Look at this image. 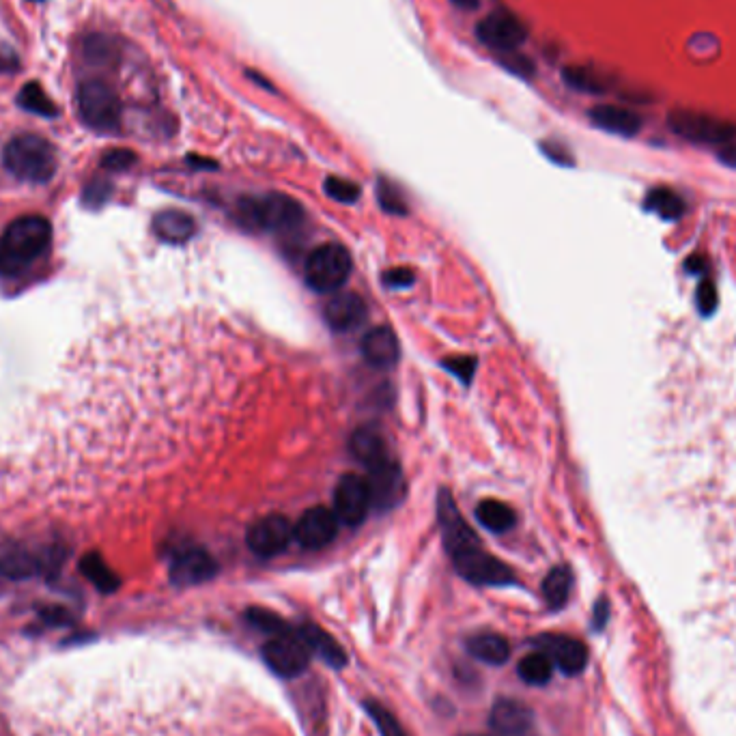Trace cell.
Masks as SVG:
<instances>
[{
  "label": "cell",
  "instance_id": "obj_1",
  "mask_svg": "<svg viewBox=\"0 0 736 736\" xmlns=\"http://www.w3.org/2000/svg\"><path fill=\"white\" fill-rule=\"evenodd\" d=\"M52 226L44 216H22L13 220L0 239V272L18 274L37 261L50 246Z\"/></svg>",
  "mask_w": 736,
  "mask_h": 736
},
{
  "label": "cell",
  "instance_id": "obj_37",
  "mask_svg": "<svg viewBox=\"0 0 736 736\" xmlns=\"http://www.w3.org/2000/svg\"><path fill=\"white\" fill-rule=\"evenodd\" d=\"M377 196H379L381 207H384L386 211H390V214H405V211H407L401 192L396 190L390 181H386V179L379 181Z\"/></svg>",
  "mask_w": 736,
  "mask_h": 736
},
{
  "label": "cell",
  "instance_id": "obj_12",
  "mask_svg": "<svg viewBox=\"0 0 736 736\" xmlns=\"http://www.w3.org/2000/svg\"><path fill=\"white\" fill-rule=\"evenodd\" d=\"M371 491L366 478L358 474H347L334 489V513L345 526H360L371 511Z\"/></svg>",
  "mask_w": 736,
  "mask_h": 736
},
{
  "label": "cell",
  "instance_id": "obj_16",
  "mask_svg": "<svg viewBox=\"0 0 736 736\" xmlns=\"http://www.w3.org/2000/svg\"><path fill=\"white\" fill-rule=\"evenodd\" d=\"M218 573V564L201 547H186L175 554L171 562V582L179 588L209 582Z\"/></svg>",
  "mask_w": 736,
  "mask_h": 736
},
{
  "label": "cell",
  "instance_id": "obj_6",
  "mask_svg": "<svg viewBox=\"0 0 736 736\" xmlns=\"http://www.w3.org/2000/svg\"><path fill=\"white\" fill-rule=\"evenodd\" d=\"M78 112L82 121L97 132H112L121 123L119 95L99 80L84 82L78 89Z\"/></svg>",
  "mask_w": 736,
  "mask_h": 736
},
{
  "label": "cell",
  "instance_id": "obj_15",
  "mask_svg": "<svg viewBox=\"0 0 736 736\" xmlns=\"http://www.w3.org/2000/svg\"><path fill=\"white\" fill-rule=\"evenodd\" d=\"M489 726L491 736H539L530 706L513 698L498 700L493 704Z\"/></svg>",
  "mask_w": 736,
  "mask_h": 736
},
{
  "label": "cell",
  "instance_id": "obj_35",
  "mask_svg": "<svg viewBox=\"0 0 736 736\" xmlns=\"http://www.w3.org/2000/svg\"><path fill=\"white\" fill-rule=\"evenodd\" d=\"M366 713L373 717L375 726H377V730H379L381 736H405V732H403L399 721H396V717L388 709H384V706H381V704H377V702H366Z\"/></svg>",
  "mask_w": 736,
  "mask_h": 736
},
{
  "label": "cell",
  "instance_id": "obj_48",
  "mask_svg": "<svg viewBox=\"0 0 736 736\" xmlns=\"http://www.w3.org/2000/svg\"><path fill=\"white\" fill-rule=\"evenodd\" d=\"M687 270H689V272H702V270H704V261H702V259H698V257L689 259V261H687Z\"/></svg>",
  "mask_w": 736,
  "mask_h": 736
},
{
  "label": "cell",
  "instance_id": "obj_8",
  "mask_svg": "<svg viewBox=\"0 0 736 736\" xmlns=\"http://www.w3.org/2000/svg\"><path fill=\"white\" fill-rule=\"evenodd\" d=\"M476 35L489 50L506 54L521 48L523 41L528 39V28L515 13L498 9L489 13L485 20L478 22Z\"/></svg>",
  "mask_w": 736,
  "mask_h": 736
},
{
  "label": "cell",
  "instance_id": "obj_32",
  "mask_svg": "<svg viewBox=\"0 0 736 736\" xmlns=\"http://www.w3.org/2000/svg\"><path fill=\"white\" fill-rule=\"evenodd\" d=\"M18 104L28 110V112H35V115H41V117H56L59 115V110H56L52 99L46 95V91L39 87V82H26L20 95H18Z\"/></svg>",
  "mask_w": 736,
  "mask_h": 736
},
{
  "label": "cell",
  "instance_id": "obj_39",
  "mask_svg": "<svg viewBox=\"0 0 736 736\" xmlns=\"http://www.w3.org/2000/svg\"><path fill=\"white\" fill-rule=\"evenodd\" d=\"M698 308L700 313L704 315H711L713 310L717 308V289L711 280H702L700 287H698Z\"/></svg>",
  "mask_w": 736,
  "mask_h": 736
},
{
  "label": "cell",
  "instance_id": "obj_23",
  "mask_svg": "<svg viewBox=\"0 0 736 736\" xmlns=\"http://www.w3.org/2000/svg\"><path fill=\"white\" fill-rule=\"evenodd\" d=\"M349 450H351V455L356 457V461H360L366 467V470H371V467L379 465L381 461L390 459L384 435L373 427H362L358 431H353L351 440H349Z\"/></svg>",
  "mask_w": 736,
  "mask_h": 736
},
{
  "label": "cell",
  "instance_id": "obj_31",
  "mask_svg": "<svg viewBox=\"0 0 736 736\" xmlns=\"http://www.w3.org/2000/svg\"><path fill=\"white\" fill-rule=\"evenodd\" d=\"M646 209L655 211L663 220H678L685 214V201L670 188H655L646 196Z\"/></svg>",
  "mask_w": 736,
  "mask_h": 736
},
{
  "label": "cell",
  "instance_id": "obj_47",
  "mask_svg": "<svg viewBox=\"0 0 736 736\" xmlns=\"http://www.w3.org/2000/svg\"><path fill=\"white\" fill-rule=\"evenodd\" d=\"M452 5H457L459 9H476L483 0H450Z\"/></svg>",
  "mask_w": 736,
  "mask_h": 736
},
{
  "label": "cell",
  "instance_id": "obj_40",
  "mask_svg": "<svg viewBox=\"0 0 736 736\" xmlns=\"http://www.w3.org/2000/svg\"><path fill=\"white\" fill-rule=\"evenodd\" d=\"M444 366L448 368V371L452 375H457L463 384H470L472 377H474V366H476V360L474 358H450L444 362Z\"/></svg>",
  "mask_w": 736,
  "mask_h": 736
},
{
  "label": "cell",
  "instance_id": "obj_20",
  "mask_svg": "<svg viewBox=\"0 0 736 736\" xmlns=\"http://www.w3.org/2000/svg\"><path fill=\"white\" fill-rule=\"evenodd\" d=\"M360 349L364 360L377 368H388L396 364L401 353L399 338L386 325H377V328L368 330L362 338Z\"/></svg>",
  "mask_w": 736,
  "mask_h": 736
},
{
  "label": "cell",
  "instance_id": "obj_43",
  "mask_svg": "<svg viewBox=\"0 0 736 736\" xmlns=\"http://www.w3.org/2000/svg\"><path fill=\"white\" fill-rule=\"evenodd\" d=\"M543 151L549 155L551 160L558 162V164H571V158H569V155H566V151L562 147L554 145V143H545L543 145Z\"/></svg>",
  "mask_w": 736,
  "mask_h": 736
},
{
  "label": "cell",
  "instance_id": "obj_4",
  "mask_svg": "<svg viewBox=\"0 0 736 736\" xmlns=\"http://www.w3.org/2000/svg\"><path fill=\"white\" fill-rule=\"evenodd\" d=\"M668 125L676 136L696 145L721 149L736 140V123L700 110L674 108L668 115Z\"/></svg>",
  "mask_w": 736,
  "mask_h": 736
},
{
  "label": "cell",
  "instance_id": "obj_45",
  "mask_svg": "<svg viewBox=\"0 0 736 736\" xmlns=\"http://www.w3.org/2000/svg\"><path fill=\"white\" fill-rule=\"evenodd\" d=\"M719 160L724 162L726 166L736 168V140H732V143H728L726 147L719 149Z\"/></svg>",
  "mask_w": 736,
  "mask_h": 736
},
{
  "label": "cell",
  "instance_id": "obj_38",
  "mask_svg": "<svg viewBox=\"0 0 736 736\" xmlns=\"http://www.w3.org/2000/svg\"><path fill=\"white\" fill-rule=\"evenodd\" d=\"M136 162V155L130 149H112L102 158L106 171H127Z\"/></svg>",
  "mask_w": 736,
  "mask_h": 736
},
{
  "label": "cell",
  "instance_id": "obj_2",
  "mask_svg": "<svg viewBox=\"0 0 736 736\" xmlns=\"http://www.w3.org/2000/svg\"><path fill=\"white\" fill-rule=\"evenodd\" d=\"M5 168L22 181L46 183L56 173V151L46 138L35 134H22L9 140L3 151Z\"/></svg>",
  "mask_w": 736,
  "mask_h": 736
},
{
  "label": "cell",
  "instance_id": "obj_13",
  "mask_svg": "<svg viewBox=\"0 0 736 736\" xmlns=\"http://www.w3.org/2000/svg\"><path fill=\"white\" fill-rule=\"evenodd\" d=\"M366 485L371 491V504L379 511H390L405 498V476L399 463L392 459L371 467L366 476Z\"/></svg>",
  "mask_w": 736,
  "mask_h": 736
},
{
  "label": "cell",
  "instance_id": "obj_25",
  "mask_svg": "<svg viewBox=\"0 0 736 736\" xmlns=\"http://www.w3.org/2000/svg\"><path fill=\"white\" fill-rule=\"evenodd\" d=\"M467 653L474 659L489 663V665H502L511 657V644H508L502 635L498 633H478L467 640Z\"/></svg>",
  "mask_w": 736,
  "mask_h": 736
},
{
  "label": "cell",
  "instance_id": "obj_19",
  "mask_svg": "<svg viewBox=\"0 0 736 736\" xmlns=\"http://www.w3.org/2000/svg\"><path fill=\"white\" fill-rule=\"evenodd\" d=\"M323 317L332 330L347 332L364 321L366 306L356 293H334L323 306Z\"/></svg>",
  "mask_w": 736,
  "mask_h": 736
},
{
  "label": "cell",
  "instance_id": "obj_44",
  "mask_svg": "<svg viewBox=\"0 0 736 736\" xmlns=\"http://www.w3.org/2000/svg\"><path fill=\"white\" fill-rule=\"evenodd\" d=\"M607 616H610V605H607L605 599H601L597 603V607H594V627L603 629L605 622H607Z\"/></svg>",
  "mask_w": 736,
  "mask_h": 736
},
{
  "label": "cell",
  "instance_id": "obj_17",
  "mask_svg": "<svg viewBox=\"0 0 736 736\" xmlns=\"http://www.w3.org/2000/svg\"><path fill=\"white\" fill-rule=\"evenodd\" d=\"M543 653L558 665V670L566 676H577L586 670L588 665V648L569 635H543L536 640Z\"/></svg>",
  "mask_w": 736,
  "mask_h": 736
},
{
  "label": "cell",
  "instance_id": "obj_22",
  "mask_svg": "<svg viewBox=\"0 0 736 736\" xmlns=\"http://www.w3.org/2000/svg\"><path fill=\"white\" fill-rule=\"evenodd\" d=\"M297 635H300L302 642L308 646L310 653L319 655L325 663L330 665L334 670H341L343 665L347 663V655L343 646L338 644L330 633H325L321 627L317 625H302L295 629Z\"/></svg>",
  "mask_w": 736,
  "mask_h": 736
},
{
  "label": "cell",
  "instance_id": "obj_3",
  "mask_svg": "<svg viewBox=\"0 0 736 736\" xmlns=\"http://www.w3.org/2000/svg\"><path fill=\"white\" fill-rule=\"evenodd\" d=\"M239 218L250 229L287 231L302 222L304 209L295 198L272 192L257 198H244L239 203Z\"/></svg>",
  "mask_w": 736,
  "mask_h": 736
},
{
  "label": "cell",
  "instance_id": "obj_5",
  "mask_svg": "<svg viewBox=\"0 0 736 736\" xmlns=\"http://www.w3.org/2000/svg\"><path fill=\"white\" fill-rule=\"evenodd\" d=\"M351 274L349 252L338 244H325L310 254L304 265V278L310 289L319 293H334L345 285Z\"/></svg>",
  "mask_w": 736,
  "mask_h": 736
},
{
  "label": "cell",
  "instance_id": "obj_34",
  "mask_svg": "<svg viewBox=\"0 0 736 736\" xmlns=\"http://www.w3.org/2000/svg\"><path fill=\"white\" fill-rule=\"evenodd\" d=\"M323 190L336 203H356L360 198V186L343 177H328L323 183Z\"/></svg>",
  "mask_w": 736,
  "mask_h": 736
},
{
  "label": "cell",
  "instance_id": "obj_9",
  "mask_svg": "<svg viewBox=\"0 0 736 736\" xmlns=\"http://www.w3.org/2000/svg\"><path fill=\"white\" fill-rule=\"evenodd\" d=\"M452 564H455L457 573L474 586H506L515 582L511 566L491 556L483 545L452 558Z\"/></svg>",
  "mask_w": 736,
  "mask_h": 736
},
{
  "label": "cell",
  "instance_id": "obj_46",
  "mask_svg": "<svg viewBox=\"0 0 736 736\" xmlns=\"http://www.w3.org/2000/svg\"><path fill=\"white\" fill-rule=\"evenodd\" d=\"M44 620L46 622H52V625H63V622L69 620V614L63 612V610H56V607H52V610H46L44 612Z\"/></svg>",
  "mask_w": 736,
  "mask_h": 736
},
{
  "label": "cell",
  "instance_id": "obj_30",
  "mask_svg": "<svg viewBox=\"0 0 736 736\" xmlns=\"http://www.w3.org/2000/svg\"><path fill=\"white\" fill-rule=\"evenodd\" d=\"M517 672L528 685L541 687L547 685L551 681V676H554V661H551L543 650H536V653H530L528 657H523L519 661Z\"/></svg>",
  "mask_w": 736,
  "mask_h": 736
},
{
  "label": "cell",
  "instance_id": "obj_41",
  "mask_svg": "<svg viewBox=\"0 0 736 736\" xmlns=\"http://www.w3.org/2000/svg\"><path fill=\"white\" fill-rule=\"evenodd\" d=\"M414 272L407 270V267H394V270L384 274V285L392 287V289H403V287H412L414 285Z\"/></svg>",
  "mask_w": 736,
  "mask_h": 736
},
{
  "label": "cell",
  "instance_id": "obj_21",
  "mask_svg": "<svg viewBox=\"0 0 736 736\" xmlns=\"http://www.w3.org/2000/svg\"><path fill=\"white\" fill-rule=\"evenodd\" d=\"M562 80L569 89L588 95H605L616 89V78L612 74L590 65H569L562 72Z\"/></svg>",
  "mask_w": 736,
  "mask_h": 736
},
{
  "label": "cell",
  "instance_id": "obj_14",
  "mask_svg": "<svg viewBox=\"0 0 736 736\" xmlns=\"http://www.w3.org/2000/svg\"><path fill=\"white\" fill-rule=\"evenodd\" d=\"M338 526H341V521H338L334 511L325 506H313L297 519L293 536L304 549H323L336 539Z\"/></svg>",
  "mask_w": 736,
  "mask_h": 736
},
{
  "label": "cell",
  "instance_id": "obj_24",
  "mask_svg": "<svg viewBox=\"0 0 736 736\" xmlns=\"http://www.w3.org/2000/svg\"><path fill=\"white\" fill-rule=\"evenodd\" d=\"M153 231L158 235L162 242L168 244H183L194 235L196 231V222L192 216H188L186 211H162L153 218Z\"/></svg>",
  "mask_w": 736,
  "mask_h": 736
},
{
  "label": "cell",
  "instance_id": "obj_7",
  "mask_svg": "<svg viewBox=\"0 0 736 736\" xmlns=\"http://www.w3.org/2000/svg\"><path fill=\"white\" fill-rule=\"evenodd\" d=\"M261 653L267 668L282 678L300 676L310 663V650L295 629L285 635L270 638V642H265V646L261 648Z\"/></svg>",
  "mask_w": 736,
  "mask_h": 736
},
{
  "label": "cell",
  "instance_id": "obj_29",
  "mask_svg": "<svg viewBox=\"0 0 736 736\" xmlns=\"http://www.w3.org/2000/svg\"><path fill=\"white\" fill-rule=\"evenodd\" d=\"M80 571L99 592H104V594L115 592L121 586L117 573L112 571L106 564V560L99 554H95V551L80 560Z\"/></svg>",
  "mask_w": 736,
  "mask_h": 736
},
{
  "label": "cell",
  "instance_id": "obj_42",
  "mask_svg": "<svg viewBox=\"0 0 736 736\" xmlns=\"http://www.w3.org/2000/svg\"><path fill=\"white\" fill-rule=\"evenodd\" d=\"M108 183H102V181H95V183H91V186L87 188V192H84V198H87V203H91V201H95L97 205L99 203H102V201H106V194H108Z\"/></svg>",
  "mask_w": 736,
  "mask_h": 736
},
{
  "label": "cell",
  "instance_id": "obj_11",
  "mask_svg": "<svg viewBox=\"0 0 736 736\" xmlns=\"http://www.w3.org/2000/svg\"><path fill=\"white\" fill-rule=\"evenodd\" d=\"M291 541H295L293 526L282 515L261 517L246 532V543L252 554L259 558H274L282 554L291 545Z\"/></svg>",
  "mask_w": 736,
  "mask_h": 736
},
{
  "label": "cell",
  "instance_id": "obj_10",
  "mask_svg": "<svg viewBox=\"0 0 736 736\" xmlns=\"http://www.w3.org/2000/svg\"><path fill=\"white\" fill-rule=\"evenodd\" d=\"M437 519H440L442 541L450 560L480 547L478 536L470 526H467V521L459 513L457 504L452 502L448 491H442L440 498H437Z\"/></svg>",
  "mask_w": 736,
  "mask_h": 736
},
{
  "label": "cell",
  "instance_id": "obj_33",
  "mask_svg": "<svg viewBox=\"0 0 736 736\" xmlns=\"http://www.w3.org/2000/svg\"><path fill=\"white\" fill-rule=\"evenodd\" d=\"M246 620L250 622L254 629L263 631L265 635H272V638L293 631V627L289 625V622H285L278 614H274L270 610H263V607H252V610H248Z\"/></svg>",
  "mask_w": 736,
  "mask_h": 736
},
{
  "label": "cell",
  "instance_id": "obj_49",
  "mask_svg": "<svg viewBox=\"0 0 736 736\" xmlns=\"http://www.w3.org/2000/svg\"><path fill=\"white\" fill-rule=\"evenodd\" d=\"M463 736H483V734H463Z\"/></svg>",
  "mask_w": 736,
  "mask_h": 736
},
{
  "label": "cell",
  "instance_id": "obj_27",
  "mask_svg": "<svg viewBox=\"0 0 736 736\" xmlns=\"http://www.w3.org/2000/svg\"><path fill=\"white\" fill-rule=\"evenodd\" d=\"M476 519L483 528H487L489 532L502 534L515 528L517 523V515L508 504L500 502V500H483L476 508Z\"/></svg>",
  "mask_w": 736,
  "mask_h": 736
},
{
  "label": "cell",
  "instance_id": "obj_50",
  "mask_svg": "<svg viewBox=\"0 0 736 736\" xmlns=\"http://www.w3.org/2000/svg\"><path fill=\"white\" fill-rule=\"evenodd\" d=\"M35 3H41V0H35Z\"/></svg>",
  "mask_w": 736,
  "mask_h": 736
},
{
  "label": "cell",
  "instance_id": "obj_28",
  "mask_svg": "<svg viewBox=\"0 0 736 736\" xmlns=\"http://www.w3.org/2000/svg\"><path fill=\"white\" fill-rule=\"evenodd\" d=\"M573 573L569 566H554L543 582V597L551 610H562L571 597Z\"/></svg>",
  "mask_w": 736,
  "mask_h": 736
},
{
  "label": "cell",
  "instance_id": "obj_36",
  "mask_svg": "<svg viewBox=\"0 0 736 736\" xmlns=\"http://www.w3.org/2000/svg\"><path fill=\"white\" fill-rule=\"evenodd\" d=\"M500 65L519 78H532L536 72L532 59H528V56L521 54L519 50L500 54Z\"/></svg>",
  "mask_w": 736,
  "mask_h": 736
},
{
  "label": "cell",
  "instance_id": "obj_26",
  "mask_svg": "<svg viewBox=\"0 0 736 736\" xmlns=\"http://www.w3.org/2000/svg\"><path fill=\"white\" fill-rule=\"evenodd\" d=\"M0 573L7 579H28L39 573V556L22 545L0 549Z\"/></svg>",
  "mask_w": 736,
  "mask_h": 736
},
{
  "label": "cell",
  "instance_id": "obj_18",
  "mask_svg": "<svg viewBox=\"0 0 736 736\" xmlns=\"http://www.w3.org/2000/svg\"><path fill=\"white\" fill-rule=\"evenodd\" d=\"M590 121L603 132L618 134V136H635L640 134L644 119L638 112L620 106V104H597L588 112Z\"/></svg>",
  "mask_w": 736,
  "mask_h": 736
}]
</instances>
